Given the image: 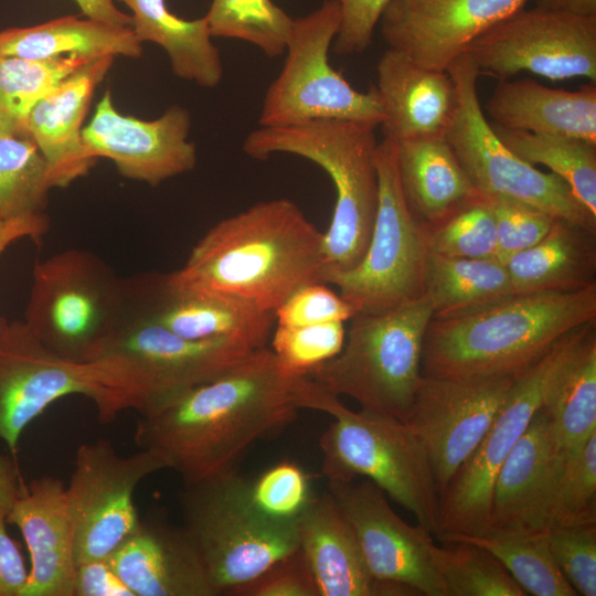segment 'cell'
Masks as SVG:
<instances>
[{"mask_svg":"<svg viewBox=\"0 0 596 596\" xmlns=\"http://www.w3.org/2000/svg\"><path fill=\"white\" fill-rule=\"evenodd\" d=\"M81 11L95 19L119 26H131V17L121 12L115 4L120 0H74Z\"/></svg>","mask_w":596,"mask_h":596,"instance_id":"11a10c76","label":"cell"},{"mask_svg":"<svg viewBox=\"0 0 596 596\" xmlns=\"http://www.w3.org/2000/svg\"><path fill=\"white\" fill-rule=\"evenodd\" d=\"M434 316L428 295L350 319L342 350L307 377L361 408L406 422L422 380L424 337Z\"/></svg>","mask_w":596,"mask_h":596,"instance_id":"8992f818","label":"cell"},{"mask_svg":"<svg viewBox=\"0 0 596 596\" xmlns=\"http://www.w3.org/2000/svg\"><path fill=\"white\" fill-rule=\"evenodd\" d=\"M528 0H392L381 19L387 49L436 71L466 52L481 33Z\"/></svg>","mask_w":596,"mask_h":596,"instance_id":"44dd1931","label":"cell"},{"mask_svg":"<svg viewBox=\"0 0 596 596\" xmlns=\"http://www.w3.org/2000/svg\"><path fill=\"white\" fill-rule=\"evenodd\" d=\"M190 127L189 111L177 105L153 120L123 115L106 91L83 128L82 139L88 157L107 158L121 175L155 187L195 167L196 148L188 140Z\"/></svg>","mask_w":596,"mask_h":596,"instance_id":"d6986e66","label":"cell"},{"mask_svg":"<svg viewBox=\"0 0 596 596\" xmlns=\"http://www.w3.org/2000/svg\"><path fill=\"white\" fill-rule=\"evenodd\" d=\"M491 126L512 152L533 166H546L596 215V143L567 136Z\"/></svg>","mask_w":596,"mask_h":596,"instance_id":"8d00e7d4","label":"cell"},{"mask_svg":"<svg viewBox=\"0 0 596 596\" xmlns=\"http://www.w3.org/2000/svg\"><path fill=\"white\" fill-rule=\"evenodd\" d=\"M53 189L25 125L0 118V221L42 216Z\"/></svg>","mask_w":596,"mask_h":596,"instance_id":"d590c367","label":"cell"},{"mask_svg":"<svg viewBox=\"0 0 596 596\" xmlns=\"http://www.w3.org/2000/svg\"><path fill=\"white\" fill-rule=\"evenodd\" d=\"M550 549L577 595H596V523L547 528Z\"/></svg>","mask_w":596,"mask_h":596,"instance_id":"f6af8a7d","label":"cell"},{"mask_svg":"<svg viewBox=\"0 0 596 596\" xmlns=\"http://www.w3.org/2000/svg\"><path fill=\"white\" fill-rule=\"evenodd\" d=\"M392 0H338L340 25L332 49L337 54L364 52L372 43L375 26Z\"/></svg>","mask_w":596,"mask_h":596,"instance_id":"681fc988","label":"cell"},{"mask_svg":"<svg viewBox=\"0 0 596 596\" xmlns=\"http://www.w3.org/2000/svg\"><path fill=\"white\" fill-rule=\"evenodd\" d=\"M428 230L429 253L459 258H497L491 201L481 198Z\"/></svg>","mask_w":596,"mask_h":596,"instance_id":"7bdbcfd3","label":"cell"},{"mask_svg":"<svg viewBox=\"0 0 596 596\" xmlns=\"http://www.w3.org/2000/svg\"><path fill=\"white\" fill-rule=\"evenodd\" d=\"M248 481L237 470L183 483V529L219 592L247 583L298 547L296 523L274 521L253 504Z\"/></svg>","mask_w":596,"mask_h":596,"instance_id":"9c48e42d","label":"cell"},{"mask_svg":"<svg viewBox=\"0 0 596 596\" xmlns=\"http://www.w3.org/2000/svg\"><path fill=\"white\" fill-rule=\"evenodd\" d=\"M596 321V284L571 291L514 292L432 318L422 373L451 379L515 376L572 330Z\"/></svg>","mask_w":596,"mask_h":596,"instance_id":"3957f363","label":"cell"},{"mask_svg":"<svg viewBox=\"0 0 596 596\" xmlns=\"http://www.w3.org/2000/svg\"><path fill=\"white\" fill-rule=\"evenodd\" d=\"M456 105L445 138L476 191L486 199H507L542 210L596 233V215L564 180L536 169L512 152L496 135L481 108L479 70L467 53L447 67Z\"/></svg>","mask_w":596,"mask_h":596,"instance_id":"30bf717a","label":"cell"},{"mask_svg":"<svg viewBox=\"0 0 596 596\" xmlns=\"http://www.w3.org/2000/svg\"><path fill=\"white\" fill-rule=\"evenodd\" d=\"M466 52L499 81L526 71L556 81L596 79V17L521 9L478 35Z\"/></svg>","mask_w":596,"mask_h":596,"instance_id":"2e32d148","label":"cell"},{"mask_svg":"<svg viewBox=\"0 0 596 596\" xmlns=\"http://www.w3.org/2000/svg\"><path fill=\"white\" fill-rule=\"evenodd\" d=\"M89 62L73 55L0 56V118L25 125L26 116L38 102Z\"/></svg>","mask_w":596,"mask_h":596,"instance_id":"f35d334b","label":"cell"},{"mask_svg":"<svg viewBox=\"0 0 596 596\" xmlns=\"http://www.w3.org/2000/svg\"><path fill=\"white\" fill-rule=\"evenodd\" d=\"M376 73L383 138L398 142L445 136L456 105L455 84L446 71L424 67L387 49Z\"/></svg>","mask_w":596,"mask_h":596,"instance_id":"4316f807","label":"cell"},{"mask_svg":"<svg viewBox=\"0 0 596 596\" xmlns=\"http://www.w3.org/2000/svg\"><path fill=\"white\" fill-rule=\"evenodd\" d=\"M496 220L497 259L502 264L532 247L550 231L556 217L534 206L507 200H490Z\"/></svg>","mask_w":596,"mask_h":596,"instance_id":"bcb514c9","label":"cell"},{"mask_svg":"<svg viewBox=\"0 0 596 596\" xmlns=\"http://www.w3.org/2000/svg\"><path fill=\"white\" fill-rule=\"evenodd\" d=\"M79 394L92 400L102 423L119 411L100 361L75 362L46 348L23 321L0 329V440L15 456L24 428L55 401Z\"/></svg>","mask_w":596,"mask_h":596,"instance_id":"5bb4252c","label":"cell"},{"mask_svg":"<svg viewBox=\"0 0 596 596\" xmlns=\"http://www.w3.org/2000/svg\"><path fill=\"white\" fill-rule=\"evenodd\" d=\"M126 313L125 279L95 254L65 249L34 266L23 322L62 358L92 362Z\"/></svg>","mask_w":596,"mask_h":596,"instance_id":"52a82bcc","label":"cell"},{"mask_svg":"<svg viewBox=\"0 0 596 596\" xmlns=\"http://www.w3.org/2000/svg\"><path fill=\"white\" fill-rule=\"evenodd\" d=\"M437 536L443 542L462 541L487 550L526 595L577 596L553 557L547 529L489 530L481 534L444 533Z\"/></svg>","mask_w":596,"mask_h":596,"instance_id":"836d02e7","label":"cell"},{"mask_svg":"<svg viewBox=\"0 0 596 596\" xmlns=\"http://www.w3.org/2000/svg\"><path fill=\"white\" fill-rule=\"evenodd\" d=\"M535 7L575 17H596V0H535Z\"/></svg>","mask_w":596,"mask_h":596,"instance_id":"9f6ffc18","label":"cell"},{"mask_svg":"<svg viewBox=\"0 0 596 596\" xmlns=\"http://www.w3.org/2000/svg\"><path fill=\"white\" fill-rule=\"evenodd\" d=\"M339 25L338 0H324L315 11L294 19L284 65L263 99L260 127L320 119L382 124L384 109L375 85L356 91L329 63Z\"/></svg>","mask_w":596,"mask_h":596,"instance_id":"8fae6325","label":"cell"},{"mask_svg":"<svg viewBox=\"0 0 596 596\" xmlns=\"http://www.w3.org/2000/svg\"><path fill=\"white\" fill-rule=\"evenodd\" d=\"M7 520L0 515V596H21L29 571L17 543L7 532Z\"/></svg>","mask_w":596,"mask_h":596,"instance_id":"816d5d0a","label":"cell"},{"mask_svg":"<svg viewBox=\"0 0 596 596\" xmlns=\"http://www.w3.org/2000/svg\"><path fill=\"white\" fill-rule=\"evenodd\" d=\"M74 596H132L114 572L109 560L76 565Z\"/></svg>","mask_w":596,"mask_h":596,"instance_id":"f907efd6","label":"cell"},{"mask_svg":"<svg viewBox=\"0 0 596 596\" xmlns=\"http://www.w3.org/2000/svg\"><path fill=\"white\" fill-rule=\"evenodd\" d=\"M228 596H319L310 567L297 547L245 584L230 589Z\"/></svg>","mask_w":596,"mask_h":596,"instance_id":"c3c4849f","label":"cell"},{"mask_svg":"<svg viewBox=\"0 0 596 596\" xmlns=\"http://www.w3.org/2000/svg\"><path fill=\"white\" fill-rule=\"evenodd\" d=\"M596 233L555 219L535 245L504 266L515 292L571 291L596 284Z\"/></svg>","mask_w":596,"mask_h":596,"instance_id":"f546056e","label":"cell"},{"mask_svg":"<svg viewBox=\"0 0 596 596\" xmlns=\"http://www.w3.org/2000/svg\"><path fill=\"white\" fill-rule=\"evenodd\" d=\"M296 380L281 374L270 348L255 349L216 377L140 415L135 443L159 454L183 483L237 470L257 440L296 417Z\"/></svg>","mask_w":596,"mask_h":596,"instance_id":"6da1fadb","label":"cell"},{"mask_svg":"<svg viewBox=\"0 0 596 596\" xmlns=\"http://www.w3.org/2000/svg\"><path fill=\"white\" fill-rule=\"evenodd\" d=\"M294 393L299 409L333 418L319 439L328 482L371 480L437 534L438 491L426 454L406 423L369 409L352 411L309 377L297 379Z\"/></svg>","mask_w":596,"mask_h":596,"instance_id":"277c9868","label":"cell"},{"mask_svg":"<svg viewBox=\"0 0 596 596\" xmlns=\"http://www.w3.org/2000/svg\"><path fill=\"white\" fill-rule=\"evenodd\" d=\"M376 126L345 119L260 127L243 142L251 158L289 153L319 166L330 177L336 204L323 233L326 283L330 274L354 267L368 247L379 202Z\"/></svg>","mask_w":596,"mask_h":596,"instance_id":"5b68a950","label":"cell"},{"mask_svg":"<svg viewBox=\"0 0 596 596\" xmlns=\"http://www.w3.org/2000/svg\"><path fill=\"white\" fill-rule=\"evenodd\" d=\"M546 514L547 528L596 523V433L562 460Z\"/></svg>","mask_w":596,"mask_h":596,"instance_id":"60d3db41","label":"cell"},{"mask_svg":"<svg viewBox=\"0 0 596 596\" xmlns=\"http://www.w3.org/2000/svg\"><path fill=\"white\" fill-rule=\"evenodd\" d=\"M249 497L265 517L285 523H297L315 497L310 477L295 462L276 464L248 481Z\"/></svg>","mask_w":596,"mask_h":596,"instance_id":"ee69618b","label":"cell"},{"mask_svg":"<svg viewBox=\"0 0 596 596\" xmlns=\"http://www.w3.org/2000/svg\"><path fill=\"white\" fill-rule=\"evenodd\" d=\"M434 544L432 556L447 596H525L501 562L487 550L462 541Z\"/></svg>","mask_w":596,"mask_h":596,"instance_id":"74e56055","label":"cell"},{"mask_svg":"<svg viewBox=\"0 0 596 596\" xmlns=\"http://www.w3.org/2000/svg\"><path fill=\"white\" fill-rule=\"evenodd\" d=\"M49 230L47 215L0 221V255L21 238L38 240ZM7 321L0 316V329Z\"/></svg>","mask_w":596,"mask_h":596,"instance_id":"f5cc1de1","label":"cell"},{"mask_svg":"<svg viewBox=\"0 0 596 596\" xmlns=\"http://www.w3.org/2000/svg\"><path fill=\"white\" fill-rule=\"evenodd\" d=\"M298 549L319 596H414L412 589L376 581L356 534L332 494L315 496L296 523Z\"/></svg>","mask_w":596,"mask_h":596,"instance_id":"cb8c5ba5","label":"cell"},{"mask_svg":"<svg viewBox=\"0 0 596 596\" xmlns=\"http://www.w3.org/2000/svg\"><path fill=\"white\" fill-rule=\"evenodd\" d=\"M328 491L352 525L376 581L405 586L416 595L447 596L428 529L401 519L371 480L329 481Z\"/></svg>","mask_w":596,"mask_h":596,"instance_id":"ac0fdd59","label":"cell"},{"mask_svg":"<svg viewBox=\"0 0 596 596\" xmlns=\"http://www.w3.org/2000/svg\"><path fill=\"white\" fill-rule=\"evenodd\" d=\"M514 377L422 376L405 423L426 454L439 498L491 426Z\"/></svg>","mask_w":596,"mask_h":596,"instance_id":"e0dca14e","label":"cell"},{"mask_svg":"<svg viewBox=\"0 0 596 596\" xmlns=\"http://www.w3.org/2000/svg\"><path fill=\"white\" fill-rule=\"evenodd\" d=\"M127 310L189 340L234 339L252 349L266 347L275 313L231 296L181 288L167 274L125 279Z\"/></svg>","mask_w":596,"mask_h":596,"instance_id":"ffe728a7","label":"cell"},{"mask_svg":"<svg viewBox=\"0 0 596 596\" xmlns=\"http://www.w3.org/2000/svg\"><path fill=\"white\" fill-rule=\"evenodd\" d=\"M425 292L434 317L466 311L514 294L497 258H459L429 253Z\"/></svg>","mask_w":596,"mask_h":596,"instance_id":"e575fe53","label":"cell"},{"mask_svg":"<svg viewBox=\"0 0 596 596\" xmlns=\"http://www.w3.org/2000/svg\"><path fill=\"white\" fill-rule=\"evenodd\" d=\"M141 54V42L131 26L89 18L67 15L0 32V56L52 58L73 55L94 61L118 55L138 58Z\"/></svg>","mask_w":596,"mask_h":596,"instance_id":"4dcf8cb0","label":"cell"},{"mask_svg":"<svg viewBox=\"0 0 596 596\" xmlns=\"http://www.w3.org/2000/svg\"><path fill=\"white\" fill-rule=\"evenodd\" d=\"M395 145L403 196L415 219L427 228L483 198L470 183L445 136Z\"/></svg>","mask_w":596,"mask_h":596,"instance_id":"f1b7e54d","label":"cell"},{"mask_svg":"<svg viewBox=\"0 0 596 596\" xmlns=\"http://www.w3.org/2000/svg\"><path fill=\"white\" fill-rule=\"evenodd\" d=\"M7 523L20 530L31 560L21 596H74V526L63 481L50 476L33 479Z\"/></svg>","mask_w":596,"mask_h":596,"instance_id":"603a6c76","label":"cell"},{"mask_svg":"<svg viewBox=\"0 0 596 596\" xmlns=\"http://www.w3.org/2000/svg\"><path fill=\"white\" fill-rule=\"evenodd\" d=\"M344 322L287 327L276 324L270 350L283 375L307 377L313 370L334 358L345 341Z\"/></svg>","mask_w":596,"mask_h":596,"instance_id":"b9f144b4","label":"cell"},{"mask_svg":"<svg viewBox=\"0 0 596 596\" xmlns=\"http://www.w3.org/2000/svg\"><path fill=\"white\" fill-rule=\"evenodd\" d=\"M108 560L132 596L219 595L183 526L162 518L140 519Z\"/></svg>","mask_w":596,"mask_h":596,"instance_id":"7402d4cb","label":"cell"},{"mask_svg":"<svg viewBox=\"0 0 596 596\" xmlns=\"http://www.w3.org/2000/svg\"><path fill=\"white\" fill-rule=\"evenodd\" d=\"M25 488L15 456L0 454V515L6 520Z\"/></svg>","mask_w":596,"mask_h":596,"instance_id":"db71d44e","label":"cell"},{"mask_svg":"<svg viewBox=\"0 0 596 596\" xmlns=\"http://www.w3.org/2000/svg\"><path fill=\"white\" fill-rule=\"evenodd\" d=\"M253 350L234 339H184L127 310L93 361L106 365L118 411L143 415L216 377Z\"/></svg>","mask_w":596,"mask_h":596,"instance_id":"ba28073f","label":"cell"},{"mask_svg":"<svg viewBox=\"0 0 596 596\" xmlns=\"http://www.w3.org/2000/svg\"><path fill=\"white\" fill-rule=\"evenodd\" d=\"M564 457L540 408L496 476L488 531L547 529V501Z\"/></svg>","mask_w":596,"mask_h":596,"instance_id":"d4e9b609","label":"cell"},{"mask_svg":"<svg viewBox=\"0 0 596 596\" xmlns=\"http://www.w3.org/2000/svg\"><path fill=\"white\" fill-rule=\"evenodd\" d=\"M274 313L276 324L299 327L333 321L345 322L358 311L327 284L315 283L296 290Z\"/></svg>","mask_w":596,"mask_h":596,"instance_id":"7dc6e473","label":"cell"},{"mask_svg":"<svg viewBox=\"0 0 596 596\" xmlns=\"http://www.w3.org/2000/svg\"><path fill=\"white\" fill-rule=\"evenodd\" d=\"M323 233L289 199L260 201L213 225L184 265L181 288L216 292L274 312L302 286L326 283Z\"/></svg>","mask_w":596,"mask_h":596,"instance_id":"7a4b0ae2","label":"cell"},{"mask_svg":"<svg viewBox=\"0 0 596 596\" xmlns=\"http://www.w3.org/2000/svg\"><path fill=\"white\" fill-rule=\"evenodd\" d=\"M379 202L365 253L352 268L328 275L327 284L358 313L381 312L425 294L429 256L428 230L415 219L403 196L396 145L383 138L375 149Z\"/></svg>","mask_w":596,"mask_h":596,"instance_id":"7c38bea8","label":"cell"},{"mask_svg":"<svg viewBox=\"0 0 596 596\" xmlns=\"http://www.w3.org/2000/svg\"><path fill=\"white\" fill-rule=\"evenodd\" d=\"M162 469H167L166 462L150 449L123 456L107 439L77 447L66 486L76 565L108 560L137 529L140 518L135 490Z\"/></svg>","mask_w":596,"mask_h":596,"instance_id":"9a60e30c","label":"cell"},{"mask_svg":"<svg viewBox=\"0 0 596 596\" xmlns=\"http://www.w3.org/2000/svg\"><path fill=\"white\" fill-rule=\"evenodd\" d=\"M115 57L89 62L38 102L25 127L43 155L52 188H66L95 166L87 156L82 134L94 92Z\"/></svg>","mask_w":596,"mask_h":596,"instance_id":"484cf974","label":"cell"},{"mask_svg":"<svg viewBox=\"0 0 596 596\" xmlns=\"http://www.w3.org/2000/svg\"><path fill=\"white\" fill-rule=\"evenodd\" d=\"M131 10V29L139 41L153 42L168 54L175 76L206 88L217 86L223 77L219 49L205 17L179 18L166 0H120Z\"/></svg>","mask_w":596,"mask_h":596,"instance_id":"1f68e13d","label":"cell"},{"mask_svg":"<svg viewBox=\"0 0 596 596\" xmlns=\"http://www.w3.org/2000/svg\"><path fill=\"white\" fill-rule=\"evenodd\" d=\"M595 323L566 333L538 361L515 375L491 426L439 498L437 535L488 531L491 492L501 465Z\"/></svg>","mask_w":596,"mask_h":596,"instance_id":"4fadbf2b","label":"cell"},{"mask_svg":"<svg viewBox=\"0 0 596 596\" xmlns=\"http://www.w3.org/2000/svg\"><path fill=\"white\" fill-rule=\"evenodd\" d=\"M558 451L566 456L596 433V329L587 333L541 407Z\"/></svg>","mask_w":596,"mask_h":596,"instance_id":"d6a6232c","label":"cell"},{"mask_svg":"<svg viewBox=\"0 0 596 596\" xmlns=\"http://www.w3.org/2000/svg\"><path fill=\"white\" fill-rule=\"evenodd\" d=\"M204 17L212 36L248 42L269 58L285 54L294 21L272 0H213Z\"/></svg>","mask_w":596,"mask_h":596,"instance_id":"ab89813d","label":"cell"},{"mask_svg":"<svg viewBox=\"0 0 596 596\" xmlns=\"http://www.w3.org/2000/svg\"><path fill=\"white\" fill-rule=\"evenodd\" d=\"M490 123L503 128L560 135L596 143V86L551 88L524 77L499 81L485 107Z\"/></svg>","mask_w":596,"mask_h":596,"instance_id":"83f0119b","label":"cell"}]
</instances>
